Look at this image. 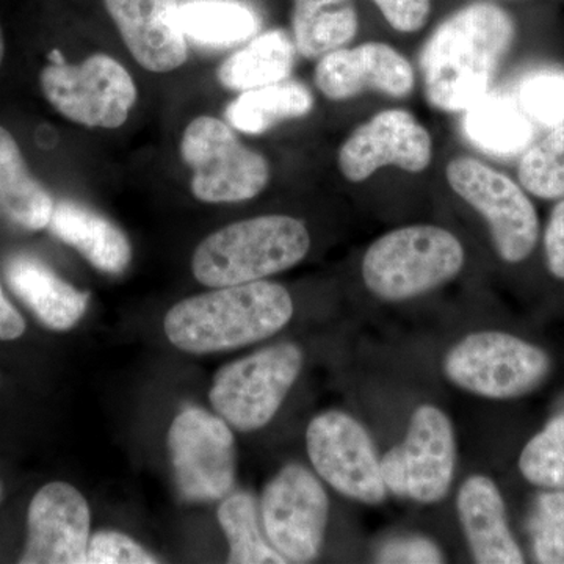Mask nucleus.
Segmentation results:
<instances>
[{
    "label": "nucleus",
    "instance_id": "obj_1",
    "mask_svg": "<svg viewBox=\"0 0 564 564\" xmlns=\"http://www.w3.org/2000/svg\"><path fill=\"white\" fill-rule=\"evenodd\" d=\"M514 39L513 18L496 3H473L448 17L432 33L421 55L430 106L464 111L488 95Z\"/></svg>",
    "mask_w": 564,
    "mask_h": 564
},
{
    "label": "nucleus",
    "instance_id": "obj_2",
    "mask_svg": "<svg viewBox=\"0 0 564 564\" xmlns=\"http://www.w3.org/2000/svg\"><path fill=\"white\" fill-rule=\"evenodd\" d=\"M293 315L291 293L270 281L226 285L174 304L163 328L174 347L206 355L261 343Z\"/></svg>",
    "mask_w": 564,
    "mask_h": 564
},
{
    "label": "nucleus",
    "instance_id": "obj_3",
    "mask_svg": "<svg viewBox=\"0 0 564 564\" xmlns=\"http://www.w3.org/2000/svg\"><path fill=\"white\" fill-rule=\"evenodd\" d=\"M310 250V231L302 220L262 215L212 232L193 252L192 270L207 288H226L285 272Z\"/></svg>",
    "mask_w": 564,
    "mask_h": 564
},
{
    "label": "nucleus",
    "instance_id": "obj_4",
    "mask_svg": "<svg viewBox=\"0 0 564 564\" xmlns=\"http://www.w3.org/2000/svg\"><path fill=\"white\" fill-rule=\"evenodd\" d=\"M466 251L454 232L441 226L413 225L375 240L361 263L364 284L384 302H408L454 280Z\"/></svg>",
    "mask_w": 564,
    "mask_h": 564
},
{
    "label": "nucleus",
    "instance_id": "obj_5",
    "mask_svg": "<svg viewBox=\"0 0 564 564\" xmlns=\"http://www.w3.org/2000/svg\"><path fill=\"white\" fill-rule=\"evenodd\" d=\"M447 380L489 400H511L534 391L551 372L543 348L503 332L467 334L444 358Z\"/></svg>",
    "mask_w": 564,
    "mask_h": 564
},
{
    "label": "nucleus",
    "instance_id": "obj_6",
    "mask_svg": "<svg viewBox=\"0 0 564 564\" xmlns=\"http://www.w3.org/2000/svg\"><path fill=\"white\" fill-rule=\"evenodd\" d=\"M40 74L44 98L63 118L85 128L117 129L128 121L139 91L117 58L96 52L69 65L58 52Z\"/></svg>",
    "mask_w": 564,
    "mask_h": 564
},
{
    "label": "nucleus",
    "instance_id": "obj_7",
    "mask_svg": "<svg viewBox=\"0 0 564 564\" xmlns=\"http://www.w3.org/2000/svg\"><path fill=\"white\" fill-rule=\"evenodd\" d=\"M181 158L193 172L192 193L203 203L248 202L269 185L267 159L215 117L203 115L185 128Z\"/></svg>",
    "mask_w": 564,
    "mask_h": 564
},
{
    "label": "nucleus",
    "instance_id": "obj_8",
    "mask_svg": "<svg viewBox=\"0 0 564 564\" xmlns=\"http://www.w3.org/2000/svg\"><path fill=\"white\" fill-rule=\"evenodd\" d=\"M302 369L303 351L295 344L262 348L215 373L212 406L239 432L261 430L280 411Z\"/></svg>",
    "mask_w": 564,
    "mask_h": 564
},
{
    "label": "nucleus",
    "instance_id": "obj_9",
    "mask_svg": "<svg viewBox=\"0 0 564 564\" xmlns=\"http://www.w3.org/2000/svg\"><path fill=\"white\" fill-rule=\"evenodd\" d=\"M445 176L452 191L488 223L500 259L519 263L530 258L540 237V218L522 185L474 158L454 159Z\"/></svg>",
    "mask_w": 564,
    "mask_h": 564
},
{
    "label": "nucleus",
    "instance_id": "obj_10",
    "mask_svg": "<svg viewBox=\"0 0 564 564\" xmlns=\"http://www.w3.org/2000/svg\"><path fill=\"white\" fill-rule=\"evenodd\" d=\"M174 484L187 502H210L232 491L236 440L229 423L199 408L174 419L169 432Z\"/></svg>",
    "mask_w": 564,
    "mask_h": 564
},
{
    "label": "nucleus",
    "instance_id": "obj_11",
    "mask_svg": "<svg viewBox=\"0 0 564 564\" xmlns=\"http://www.w3.org/2000/svg\"><path fill=\"white\" fill-rule=\"evenodd\" d=\"M259 511L267 540L285 562L317 558L328 527L329 499L307 467H282L263 489Z\"/></svg>",
    "mask_w": 564,
    "mask_h": 564
},
{
    "label": "nucleus",
    "instance_id": "obj_12",
    "mask_svg": "<svg viewBox=\"0 0 564 564\" xmlns=\"http://www.w3.org/2000/svg\"><path fill=\"white\" fill-rule=\"evenodd\" d=\"M306 448L315 473L334 491L359 503L384 502L380 456L358 419L337 410L315 415L306 430Z\"/></svg>",
    "mask_w": 564,
    "mask_h": 564
},
{
    "label": "nucleus",
    "instance_id": "obj_13",
    "mask_svg": "<svg viewBox=\"0 0 564 564\" xmlns=\"http://www.w3.org/2000/svg\"><path fill=\"white\" fill-rule=\"evenodd\" d=\"M432 158V135L425 126L410 111L391 109L356 128L340 147L337 163L345 180L358 184L389 165L425 172Z\"/></svg>",
    "mask_w": 564,
    "mask_h": 564
},
{
    "label": "nucleus",
    "instance_id": "obj_14",
    "mask_svg": "<svg viewBox=\"0 0 564 564\" xmlns=\"http://www.w3.org/2000/svg\"><path fill=\"white\" fill-rule=\"evenodd\" d=\"M90 508L74 486L52 481L33 496L22 564H85Z\"/></svg>",
    "mask_w": 564,
    "mask_h": 564
},
{
    "label": "nucleus",
    "instance_id": "obj_15",
    "mask_svg": "<svg viewBox=\"0 0 564 564\" xmlns=\"http://www.w3.org/2000/svg\"><path fill=\"white\" fill-rule=\"evenodd\" d=\"M415 84L413 65L386 43L340 47L318 58L315 85L332 101H347L366 90L406 98Z\"/></svg>",
    "mask_w": 564,
    "mask_h": 564
},
{
    "label": "nucleus",
    "instance_id": "obj_16",
    "mask_svg": "<svg viewBox=\"0 0 564 564\" xmlns=\"http://www.w3.org/2000/svg\"><path fill=\"white\" fill-rule=\"evenodd\" d=\"M395 447L404 470L406 499L422 505L444 500L454 484L456 467L451 417L434 404H422L411 415L403 443Z\"/></svg>",
    "mask_w": 564,
    "mask_h": 564
},
{
    "label": "nucleus",
    "instance_id": "obj_17",
    "mask_svg": "<svg viewBox=\"0 0 564 564\" xmlns=\"http://www.w3.org/2000/svg\"><path fill=\"white\" fill-rule=\"evenodd\" d=\"M104 6L141 68L172 73L187 62L177 0H104Z\"/></svg>",
    "mask_w": 564,
    "mask_h": 564
},
{
    "label": "nucleus",
    "instance_id": "obj_18",
    "mask_svg": "<svg viewBox=\"0 0 564 564\" xmlns=\"http://www.w3.org/2000/svg\"><path fill=\"white\" fill-rule=\"evenodd\" d=\"M456 511L475 562L524 563V554L508 525L502 492L492 478L470 475L456 496Z\"/></svg>",
    "mask_w": 564,
    "mask_h": 564
},
{
    "label": "nucleus",
    "instance_id": "obj_19",
    "mask_svg": "<svg viewBox=\"0 0 564 564\" xmlns=\"http://www.w3.org/2000/svg\"><path fill=\"white\" fill-rule=\"evenodd\" d=\"M6 276L11 291L31 307L33 314L54 332H68L79 323L90 295L63 281L46 263L33 256L9 259Z\"/></svg>",
    "mask_w": 564,
    "mask_h": 564
},
{
    "label": "nucleus",
    "instance_id": "obj_20",
    "mask_svg": "<svg viewBox=\"0 0 564 564\" xmlns=\"http://www.w3.org/2000/svg\"><path fill=\"white\" fill-rule=\"evenodd\" d=\"M51 232L80 252L99 272L120 274L132 261V245L109 218L79 203H55Z\"/></svg>",
    "mask_w": 564,
    "mask_h": 564
},
{
    "label": "nucleus",
    "instance_id": "obj_21",
    "mask_svg": "<svg viewBox=\"0 0 564 564\" xmlns=\"http://www.w3.org/2000/svg\"><path fill=\"white\" fill-rule=\"evenodd\" d=\"M55 202L29 170L18 141L0 126V212L28 231L47 228Z\"/></svg>",
    "mask_w": 564,
    "mask_h": 564
},
{
    "label": "nucleus",
    "instance_id": "obj_22",
    "mask_svg": "<svg viewBox=\"0 0 564 564\" xmlns=\"http://www.w3.org/2000/svg\"><path fill=\"white\" fill-rule=\"evenodd\" d=\"M293 43L307 61L347 46L359 29L355 0H292Z\"/></svg>",
    "mask_w": 564,
    "mask_h": 564
},
{
    "label": "nucleus",
    "instance_id": "obj_23",
    "mask_svg": "<svg viewBox=\"0 0 564 564\" xmlns=\"http://www.w3.org/2000/svg\"><path fill=\"white\" fill-rule=\"evenodd\" d=\"M314 109L311 91L300 82L282 80L242 91L225 111L232 129L261 135L282 121L299 120Z\"/></svg>",
    "mask_w": 564,
    "mask_h": 564
},
{
    "label": "nucleus",
    "instance_id": "obj_24",
    "mask_svg": "<svg viewBox=\"0 0 564 564\" xmlns=\"http://www.w3.org/2000/svg\"><path fill=\"white\" fill-rule=\"evenodd\" d=\"M295 52V43L284 31L262 33L221 63L218 80L228 90L240 93L288 80Z\"/></svg>",
    "mask_w": 564,
    "mask_h": 564
},
{
    "label": "nucleus",
    "instance_id": "obj_25",
    "mask_svg": "<svg viewBox=\"0 0 564 564\" xmlns=\"http://www.w3.org/2000/svg\"><path fill=\"white\" fill-rule=\"evenodd\" d=\"M464 111V132L480 150L494 155H513L532 141V124L524 110L507 99L488 93Z\"/></svg>",
    "mask_w": 564,
    "mask_h": 564
},
{
    "label": "nucleus",
    "instance_id": "obj_26",
    "mask_svg": "<svg viewBox=\"0 0 564 564\" xmlns=\"http://www.w3.org/2000/svg\"><path fill=\"white\" fill-rule=\"evenodd\" d=\"M187 39L203 46L229 47L250 40L261 28L258 14L237 0H188L181 3Z\"/></svg>",
    "mask_w": 564,
    "mask_h": 564
},
{
    "label": "nucleus",
    "instance_id": "obj_27",
    "mask_svg": "<svg viewBox=\"0 0 564 564\" xmlns=\"http://www.w3.org/2000/svg\"><path fill=\"white\" fill-rule=\"evenodd\" d=\"M218 522L229 544L228 563H288L267 540L261 511L250 492H234L218 508Z\"/></svg>",
    "mask_w": 564,
    "mask_h": 564
},
{
    "label": "nucleus",
    "instance_id": "obj_28",
    "mask_svg": "<svg viewBox=\"0 0 564 564\" xmlns=\"http://www.w3.org/2000/svg\"><path fill=\"white\" fill-rule=\"evenodd\" d=\"M518 177L522 188L536 198H564V124L522 155Z\"/></svg>",
    "mask_w": 564,
    "mask_h": 564
},
{
    "label": "nucleus",
    "instance_id": "obj_29",
    "mask_svg": "<svg viewBox=\"0 0 564 564\" xmlns=\"http://www.w3.org/2000/svg\"><path fill=\"white\" fill-rule=\"evenodd\" d=\"M519 470L529 484L564 489V414L534 434L519 456Z\"/></svg>",
    "mask_w": 564,
    "mask_h": 564
},
{
    "label": "nucleus",
    "instance_id": "obj_30",
    "mask_svg": "<svg viewBox=\"0 0 564 564\" xmlns=\"http://www.w3.org/2000/svg\"><path fill=\"white\" fill-rule=\"evenodd\" d=\"M530 530L536 562L564 564V489L538 497Z\"/></svg>",
    "mask_w": 564,
    "mask_h": 564
},
{
    "label": "nucleus",
    "instance_id": "obj_31",
    "mask_svg": "<svg viewBox=\"0 0 564 564\" xmlns=\"http://www.w3.org/2000/svg\"><path fill=\"white\" fill-rule=\"evenodd\" d=\"M519 102L527 117L544 126L564 122V74H534L522 82L519 88Z\"/></svg>",
    "mask_w": 564,
    "mask_h": 564
},
{
    "label": "nucleus",
    "instance_id": "obj_32",
    "mask_svg": "<svg viewBox=\"0 0 564 564\" xmlns=\"http://www.w3.org/2000/svg\"><path fill=\"white\" fill-rule=\"evenodd\" d=\"M155 556L126 534L99 532L88 541L85 564H154Z\"/></svg>",
    "mask_w": 564,
    "mask_h": 564
},
{
    "label": "nucleus",
    "instance_id": "obj_33",
    "mask_svg": "<svg viewBox=\"0 0 564 564\" xmlns=\"http://www.w3.org/2000/svg\"><path fill=\"white\" fill-rule=\"evenodd\" d=\"M378 563L402 564H437L444 563V554L440 545L421 536V534H408L397 536L381 545L377 552Z\"/></svg>",
    "mask_w": 564,
    "mask_h": 564
},
{
    "label": "nucleus",
    "instance_id": "obj_34",
    "mask_svg": "<svg viewBox=\"0 0 564 564\" xmlns=\"http://www.w3.org/2000/svg\"><path fill=\"white\" fill-rule=\"evenodd\" d=\"M372 2L380 9L388 24L402 33L421 31L432 11V0H372Z\"/></svg>",
    "mask_w": 564,
    "mask_h": 564
},
{
    "label": "nucleus",
    "instance_id": "obj_35",
    "mask_svg": "<svg viewBox=\"0 0 564 564\" xmlns=\"http://www.w3.org/2000/svg\"><path fill=\"white\" fill-rule=\"evenodd\" d=\"M545 262L556 280L564 281V198L556 204L544 232Z\"/></svg>",
    "mask_w": 564,
    "mask_h": 564
},
{
    "label": "nucleus",
    "instance_id": "obj_36",
    "mask_svg": "<svg viewBox=\"0 0 564 564\" xmlns=\"http://www.w3.org/2000/svg\"><path fill=\"white\" fill-rule=\"evenodd\" d=\"M25 332V322L17 307L7 300L0 285V340H14Z\"/></svg>",
    "mask_w": 564,
    "mask_h": 564
},
{
    "label": "nucleus",
    "instance_id": "obj_37",
    "mask_svg": "<svg viewBox=\"0 0 564 564\" xmlns=\"http://www.w3.org/2000/svg\"><path fill=\"white\" fill-rule=\"evenodd\" d=\"M3 55H6V39H3L2 28H0V65H2Z\"/></svg>",
    "mask_w": 564,
    "mask_h": 564
},
{
    "label": "nucleus",
    "instance_id": "obj_38",
    "mask_svg": "<svg viewBox=\"0 0 564 564\" xmlns=\"http://www.w3.org/2000/svg\"><path fill=\"white\" fill-rule=\"evenodd\" d=\"M0 500H2V486H0Z\"/></svg>",
    "mask_w": 564,
    "mask_h": 564
}]
</instances>
